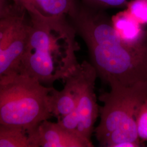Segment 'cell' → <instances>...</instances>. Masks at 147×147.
I'll use <instances>...</instances> for the list:
<instances>
[{
  "label": "cell",
  "instance_id": "obj_16",
  "mask_svg": "<svg viewBox=\"0 0 147 147\" xmlns=\"http://www.w3.org/2000/svg\"><path fill=\"white\" fill-rule=\"evenodd\" d=\"M8 8H9V7H8ZM8 9H7V10H8ZM7 10L5 11V12H0V19L5 14V13H6V11H7Z\"/></svg>",
  "mask_w": 147,
  "mask_h": 147
},
{
  "label": "cell",
  "instance_id": "obj_9",
  "mask_svg": "<svg viewBox=\"0 0 147 147\" xmlns=\"http://www.w3.org/2000/svg\"><path fill=\"white\" fill-rule=\"evenodd\" d=\"M49 104L52 116L57 117L59 119L76 109V98L68 85L65 84L61 90L52 88L49 94Z\"/></svg>",
  "mask_w": 147,
  "mask_h": 147
},
{
  "label": "cell",
  "instance_id": "obj_6",
  "mask_svg": "<svg viewBox=\"0 0 147 147\" xmlns=\"http://www.w3.org/2000/svg\"><path fill=\"white\" fill-rule=\"evenodd\" d=\"M96 72L86 61L78 64L64 80L72 90L76 98L75 110L79 118L78 133L87 142L91 141L94 125L99 116V107L97 103L94 87Z\"/></svg>",
  "mask_w": 147,
  "mask_h": 147
},
{
  "label": "cell",
  "instance_id": "obj_4",
  "mask_svg": "<svg viewBox=\"0 0 147 147\" xmlns=\"http://www.w3.org/2000/svg\"><path fill=\"white\" fill-rule=\"evenodd\" d=\"M110 86V91L100 96L103 106L99 108L100 122L94 131L101 146L117 127L129 120L136 119L139 109L147 100V82Z\"/></svg>",
  "mask_w": 147,
  "mask_h": 147
},
{
  "label": "cell",
  "instance_id": "obj_2",
  "mask_svg": "<svg viewBox=\"0 0 147 147\" xmlns=\"http://www.w3.org/2000/svg\"><path fill=\"white\" fill-rule=\"evenodd\" d=\"M52 88L19 71L0 77V124L28 134L49 120L53 116L49 104Z\"/></svg>",
  "mask_w": 147,
  "mask_h": 147
},
{
  "label": "cell",
  "instance_id": "obj_12",
  "mask_svg": "<svg viewBox=\"0 0 147 147\" xmlns=\"http://www.w3.org/2000/svg\"><path fill=\"white\" fill-rule=\"evenodd\" d=\"M127 11L140 24H147V0H132L126 6Z\"/></svg>",
  "mask_w": 147,
  "mask_h": 147
},
{
  "label": "cell",
  "instance_id": "obj_1",
  "mask_svg": "<svg viewBox=\"0 0 147 147\" xmlns=\"http://www.w3.org/2000/svg\"><path fill=\"white\" fill-rule=\"evenodd\" d=\"M26 49L21 60V70L44 84L64 80L79 64L75 41L62 45L59 40L74 37L70 25L54 26L42 21H30Z\"/></svg>",
  "mask_w": 147,
  "mask_h": 147
},
{
  "label": "cell",
  "instance_id": "obj_8",
  "mask_svg": "<svg viewBox=\"0 0 147 147\" xmlns=\"http://www.w3.org/2000/svg\"><path fill=\"white\" fill-rule=\"evenodd\" d=\"M14 5L25 11L32 20L51 25L66 22L76 0H10Z\"/></svg>",
  "mask_w": 147,
  "mask_h": 147
},
{
  "label": "cell",
  "instance_id": "obj_14",
  "mask_svg": "<svg viewBox=\"0 0 147 147\" xmlns=\"http://www.w3.org/2000/svg\"><path fill=\"white\" fill-rule=\"evenodd\" d=\"M86 5L96 8L105 9L106 8H121L126 7L128 0H80Z\"/></svg>",
  "mask_w": 147,
  "mask_h": 147
},
{
  "label": "cell",
  "instance_id": "obj_10",
  "mask_svg": "<svg viewBox=\"0 0 147 147\" xmlns=\"http://www.w3.org/2000/svg\"><path fill=\"white\" fill-rule=\"evenodd\" d=\"M113 26L122 39L129 43L141 40L146 30H143L142 25L135 20L127 11L117 14L112 19Z\"/></svg>",
  "mask_w": 147,
  "mask_h": 147
},
{
  "label": "cell",
  "instance_id": "obj_11",
  "mask_svg": "<svg viewBox=\"0 0 147 147\" xmlns=\"http://www.w3.org/2000/svg\"><path fill=\"white\" fill-rule=\"evenodd\" d=\"M0 147H31L25 130L0 124Z\"/></svg>",
  "mask_w": 147,
  "mask_h": 147
},
{
  "label": "cell",
  "instance_id": "obj_15",
  "mask_svg": "<svg viewBox=\"0 0 147 147\" xmlns=\"http://www.w3.org/2000/svg\"><path fill=\"white\" fill-rule=\"evenodd\" d=\"M7 0H0V12H5L8 8V7L5 5Z\"/></svg>",
  "mask_w": 147,
  "mask_h": 147
},
{
  "label": "cell",
  "instance_id": "obj_13",
  "mask_svg": "<svg viewBox=\"0 0 147 147\" xmlns=\"http://www.w3.org/2000/svg\"><path fill=\"white\" fill-rule=\"evenodd\" d=\"M136 122L139 138L147 141V100L138 111L136 116Z\"/></svg>",
  "mask_w": 147,
  "mask_h": 147
},
{
  "label": "cell",
  "instance_id": "obj_7",
  "mask_svg": "<svg viewBox=\"0 0 147 147\" xmlns=\"http://www.w3.org/2000/svg\"><path fill=\"white\" fill-rule=\"evenodd\" d=\"M31 147H91L93 146L58 122L43 121L28 133Z\"/></svg>",
  "mask_w": 147,
  "mask_h": 147
},
{
  "label": "cell",
  "instance_id": "obj_5",
  "mask_svg": "<svg viewBox=\"0 0 147 147\" xmlns=\"http://www.w3.org/2000/svg\"><path fill=\"white\" fill-rule=\"evenodd\" d=\"M26 14L14 5L0 19V77L19 71L31 26Z\"/></svg>",
  "mask_w": 147,
  "mask_h": 147
},
{
  "label": "cell",
  "instance_id": "obj_3",
  "mask_svg": "<svg viewBox=\"0 0 147 147\" xmlns=\"http://www.w3.org/2000/svg\"><path fill=\"white\" fill-rule=\"evenodd\" d=\"M97 76L111 85L147 82V31L135 43L87 46Z\"/></svg>",
  "mask_w": 147,
  "mask_h": 147
}]
</instances>
